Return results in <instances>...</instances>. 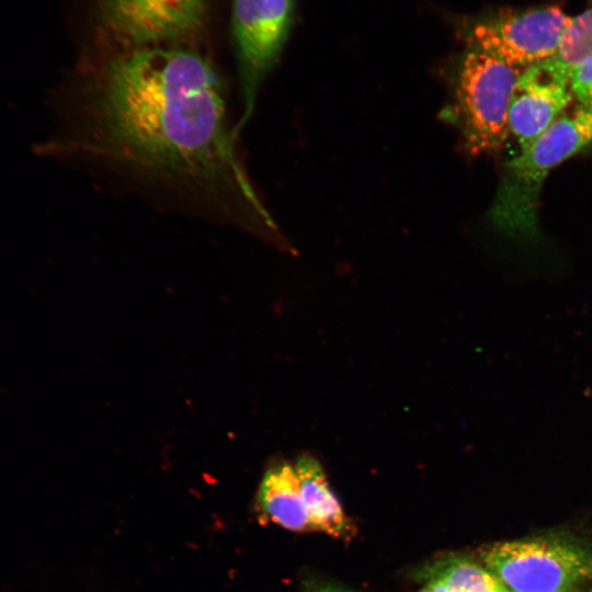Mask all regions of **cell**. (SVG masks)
I'll return each mask as SVG.
<instances>
[{"mask_svg": "<svg viewBox=\"0 0 592 592\" xmlns=\"http://www.w3.org/2000/svg\"><path fill=\"white\" fill-rule=\"evenodd\" d=\"M75 117L72 146L101 169L238 229L269 226L225 86L203 54L175 44L121 48L82 84Z\"/></svg>", "mask_w": 592, "mask_h": 592, "instance_id": "obj_1", "label": "cell"}, {"mask_svg": "<svg viewBox=\"0 0 592 592\" xmlns=\"http://www.w3.org/2000/svg\"><path fill=\"white\" fill-rule=\"evenodd\" d=\"M592 143V109L577 105L563 112L528 148L512 158L490 210L492 223L522 240L538 236L543 183L558 164Z\"/></svg>", "mask_w": 592, "mask_h": 592, "instance_id": "obj_2", "label": "cell"}, {"mask_svg": "<svg viewBox=\"0 0 592 592\" xmlns=\"http://www.w3.org/2000/svg\"><path fill=\"white\" fill-rule=\"evenodd\" d=\"M523 70L471 47L457 78V111L466 147L471 155L491 153L503 146L508 114L516 81Z\"/></svg>", "mask_w": 592, "mask_h": 592, "instance_id": "obj_3", "label": "cell"}, {"mask_svg": "<svg viewBox=\"0 0 592 592\" xmlns=\"http://www.w3.org/2000/svg\"><path fill=\"white\" fill-rule=\"evenodd\" d=\"M481 559L511 592H570L592 578V556L557 540L496 543Z\"/></svg>", "mask_w": 592, "mask_h": 592, "instance_id": "obj_4", "label": "cell"}, {"mask_svg": "<svg viewBox=\"0 0 592 592\" xmlns=\"http://www.w3.org/2000/svg\"><path fill=\"white\" fill-rule=\"evenodd\" d=\"M295 0H234L232 35L239 68L243 112L241 128L254 109L259 87L275 62L289 32Z\"/></svg>", "mask_w": 592, "mask_h": 592, "instance_id": "obj_5", "label": "cell"}, {"mask_svg": "<svg viewBox=\"0 0 592 592\" xmlns=\"http://www.w3.org/2000/svg\"><path fill=\"white\" fill-rule=\"evenodd\" d=\"M571 16L545 7L489 19L470 31L473 47L525 69L556 55Z\"/></svg>", "mask_w": 592, "mask_h": 592, "instance_id": "obj_6", "label": "cell"}, {"mask_svg": "<svg viewBox=\"0 0 592 592\" xmlns=\"http://www.w3.org/2000/svg\"><path fill=\"white\" fill-rule=\"evenodd\" d=\"M103 23L123 48L175 44L204 24L208 0H100Z\"/></svg>", "mask_w": 592, "mask_h": 592, "instance_id": "obj_7", "label": "cell"}, {"mask_svg": "<svg viewBox=\"0 0 592 592\" xmlns=\"http://www.w3.org/2000/svg\"><path fill=\"white\" fill-rule=\"evenodd\" d=\"M571 101L569 75L551 58L523 69L508 114V130L520 152L544 134Z\"/></svg>", "mask_w": 592, "mask_h": 592, "instance_id": "obj_8", "label": "cell"}, {"mask_svg": "<svg viewBox=\"0 0 592 592\" xmlns=\"http://www.w3.org/2000/svg\"><path fill=\"white\" fill-rule=\"evenodd\" d=\"M294 469L314 531L334 538L351 539L355 535V526L329 487L319 462L311 456H303Z\"/></svg>", "mask_w": 592, "mask_h": 592, "instance_id": "obj_9", "label": "cell"}, {"mask_svg": "<svg viewBox=\"0 0 592 592\" xmlns=\"http://www.w3.org/2000/svg\"><path fill=\"white\" fill-rule=\"evenodd\" d=\"M258 499L264 515L281 527L293 532L314 531L294 466L281 463L267 469Z\"/></svg>", "mask_w": 592, "mask_h": 592, "instance_id": "obj_10", "label": "cell"}, {"mask_svg": "<svg viewBox=\"0 0 592 592\" xmlns=\"http://www.w3.org/2000/svg\"><path fill=\"white\" fill-rule=\"evenodd\" d=\"M421 576L426 582H441L448 592H511L489 570L460 556L435 559Z\"/></svg>", "mask_w": 592, "mask_h": 592, "instance_id": "obj_11", "label": "cell"}, {"mask_svg": "<svg viewBox=\"0 0 592 592\" xmlns=\"http://www.w3.org/2000/svg\"><path fill=\"white\" fill-rule=\"evenodd\" d=\"M592 55V8L571 18L559 48L550 57L568 75L571 68Z\"/></svg>", "mask_w": 592, "mask_h": 592, "instance_id": "obj_12", "label": "cell"}, {"mask_svg": "<svg viewBox=\"0 0 592 592\" xmlns=\"http://www.w3.org/2000/svg\"><path fill=\"white\" fill-rule=\"evenodd\" d=\"M569 89L578 105L592 109V55L570 69Z\"/></svg>", "mask_w": 592, "mask_h": 592, "instance_id": "obj_13", "label": "cell"}, {"mask_svg": "<svg viewBox=\"0 0 592 592\" xmlns=\"http://www.w3.org/2000/svg\"><path fill=\"white\" fill-rule=\"evenodd\" d=\"M308 592H351L346 589L332 585V584H320L311 588Z\"/></svg>", "mask_w": 592, "mask_h": 592, "instance_id": "obj_14", "label": "cell"}, {"mask_svg": "<svg viewBox=\"0 0 592 592\" xmlns=\"http://www.w3.org/2000/svg\"><path fill=\"white\" fill-rule=\"evenodd\" d=\"M419 592H448L447 589L439 581H428Z\"/></svg>", "mask_w": 592, "mask_h": 592, "instance_id": "obj_15", "label": "cell"}, {"mask_svg": "<svg viewBox=\"0 0 592 592\" xmlns=\"http://www.w3.org/2000/svg\"><path fill=\"white\" fill-rule=\"evenodd\" d=\"M570 592H572V591H570Z\"/></svg>", "mask_w": 592, "mask_h": 592, "instance_id": "obj_16", "label": "cell"}]
</instances>
